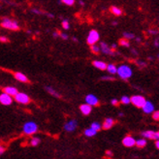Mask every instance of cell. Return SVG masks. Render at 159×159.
Masks as SVG:
<instances>
[{
    "mask_svg": "<svg viewBox=\"0 0 159 159\" xmlns=\"http://www.w3.org/2000/svg\"><path fill=\"white\" fill-rule=\"evenodd\" d=\"M116 74L118 77L122 79V80H128L129 78L132 77L133 75V71L128 65H120L117 68Z\"/></svg>",
    "mask_w": 159,
    "mask_h": 159,
    "instance_id": "1",
    "label": "cell"
},
{
    "mask_svg": "<svg viewBox=\"0 0 159 159\" xmlns=\"http://www.w3.org/2000/svg\"><path fill=\"white\" fill-rule=\"evenodd\" d=\"M38 124L34 121H27L22 125V133L25 135H33L38 132Z\"/></svg>",
    "mask_w": 159,
    "mask_h": 159,
    "instance_id": "2",
    "label": "cell"
},
{
    "mask_svg": "<svg viewBox=\"0 0 159 159\" xmlns=\"http://www.w3.org/2000/svg\"><path fill=\"white\" fill-rule=\"evenodd\" d=\"M0 26L3 27V28H6V29H10V30H14V31H18L20 30V26L18 25V22L14 20H11V19H3L1 23H0Z\"/></svg>",
    "mask_w": 159,
    "mask_h": 159,
    "instance_id": "3",
    "label": "cell"
},
{
    "mask_svg": "<svg viewBox=\"0 0 159 159\" xmlns=\"http://www.w3.org/2000/svg\"><path fill=\"white\" fill-rule=\"evenodd\" d=\"M14 100L16 102L20 103V104H22V105H27L31 102V98L26 93H23V92H18L14 96Z\"/></svg>",
    "mask_w": 159,
    "mask_h": 159,
    "instance_id": "4",
    "label": "cell"
},
{
    "mask_svg": "<svg viewBox=\"0 0 159 159\" xmlns=\"http://www.w3.org/2000/svg\"><path fill=\"white\" fill-rule=\"evenodd\" d=\"M99 39H100V35L98 33V31L95 30V29H92V30L89 31V35H87L86 43L89 44V46L95 45V44H96L99 41Z\"/></svg>",
    "mask_w": 159,
    "mask_h": 159,
    "instance_id": "5",
    "label": "cell"
},
{
    "mask_svg": "<svg viewBox=\"0 0 159 159\" xmlns=\"http://www.w3.org/2000/svg\"><path fill=\"white\" fill-rule=\"evenodd\" d=\"M130 101L132 104L137 107V108H142L143 106H144V104L146 103V99L144 96H142V95H133V96L130 98Z\"/></svg>",
    "mask_w": 159,
    "mask_h": 159,
    "instance_id": "6",
    "label": "cell"
},
{
    "mask_svg": "<svg viewBox=\"0 0 159 159\" xmlns=\"http://www.w3.org/2000/svg\"><path fill=\"white\" fill-rule=\"evenodd\" d=\"M100 52H102L104 54H108V55H115V54H117L118 52H116L113 49H111V47L106 44L105 42H101L100 45Z\"/></svg>",
    "mask_w": 159,
    "mask_h": 159,
    "instance_id": "7",
    "label": "cell"
},
{
    "mask_svg": "<svg viewBox=\"0 0 159 159\" xmlns=\"http://www.w3.org/2000/svg\"><path fill=\"white\" fill-rule=\"evenodd\" d=\"M85 102L86 104L90 105L91 107H96L99 106V99L95 96L94 94H87L85 96Z\"/></svg>",
    "mask_w": 159,
    "mask_h": 159,
    "instance_id": "8",
    "label": "cell"
},
{
    "mask_svg": "<svg viewBox=\"0 0 159 159\" xmlns=\"http://www.w3.org/2000/svg\"><path fill=\"white\" fill-rule=\"evenodd\" d=\"M77 127H78V121L76 119H71V120H69L64 124L63 128H64L66 132H73L77 129Z\"/></svg>",
    "mask_w": 159,
    "mask_h": 159,
    "instance_id": "9",
    "label": "cell"
},
{
    "mask_svg": "<svg viewBox=\"0 0 159 159\" xmlns=\"http://www.w3.org/2000/svg\"><path fill=\"white\" fill-rule=\"evenodd\" d=\"M142 136L145 139H149V140H159V133L152 130H148L142 132Z\"/></svg>",
    "mask_w": 159,
    "mask_h": 159,
    "instance_id": "10",
    "label": "cell"
},
{
    "mask_svg": "<svg viewBox=\"0 0 159 159\" xmlns=\"http://www.w3.org/2000/svg\"><path fill=\"white\" fill-rule=\"evenodd\" d=\"M0 103L4 106H9L13 103V97L10 96L9 94L3 92L0 94Z\"/></svg>",
    "mask_w": 159,
    "mask_h": 159,
    "instance_id": "11",
    "label": "cell"
},
{
    "mask_svg": "<svg viewBox=\"0 0 159 159\" xmlns=\"http://www.w3.org/2000/svg\"><path fill=\"white\" fill-rule=\"evenodd\" d=\"M135 143H136V140H135L132 136L128 135V136H126L123 138L122 140V145L126 148H131V147H134L135 146Z\"/></svg>",
    "mask_w": 159,
    "mask_h": 159,
    "instance_id": "12",
    "label": "cell"
},
{
    "mask_svg": "<svg viewBox=\"0 0 159 159\" xmlns=\"http://www.w3.org/2000/svg\"><path fill=\"white\" fill-rule=\"evenodd\" d=\"M13 75H14L15 79L17 80V81L20 82V83H25V84H29V83H30V82H29V80H28V78H27L25 74H22V73H20V72H14Z\"/></svg>",
    "mask_w": 159,
    "mask_h": 159,
    "instance_id": "13",
    "label": "cell"
},
{
    "mask_svg": "<svg viewBox=\"0 0 159 159\" xmlns=\"http://www.w3.org/2000/svg\"><path fill=\"white\" fill-rule=\"evenodd\" d=\"M115 123H116V120H115L114 118H112V117H107L105 120H104V122H103L102 129L109 130V129H111L115 125Z\"/></svg>",
    "mask_w": 159,
    "mask_h": 159,
    "instance_id": "14",
    "label": "cell"
},
{
    "mask_svg": "<svg viewBox=\"0 0 159 159\" xmlns=\"http://www.w3.org/2000/svg\"><path fill=\"white\" fill-rule=\"evenodd\" d=\"M143 111H144L145 114H152L154 112V105L152 102L149 101H146V103L144 104V106L142 107Z\"/></svg>",
    "mask_w": 159,
    "mask_h": 159,
    "instance_id": "15",
    "label": "cell"
},
{
    "mask_svg": "<svg viewBox=\"0 0 159 159\" xmlns=\"http://www.w3.org/2000/svg\"><path fill=\"white\" fill-rule=\"evenodd\" d=\"M80 111H81V113L84 115V116H89L90 115L91 111H92V107L89 104H82L80 106Z\"/></svg>",
    "mask_w": 159,
    "mask_h": 159,
    "instance_id": "16",
    "label": "cell"
},
{
    "mask_svg": "<svg viewBox=\"0 0 159 159\" xmlns=\"http://www.w3.org/2000/svg\"><path fill=\"white\" fill-rule=\"evenodd\" d=\"M92 65L97 68L101 71H105L107 69V63L104 62V61H100V60H94L92 61Z\"/></svg>",
    "mask_w": 159,
    "mask_h": 159,
    "instance_id": "17",
    "label": "cell"
},
{
    "mask_svg": "<svg viewBox=\"0 0 159 159\" xmlns=\"http://www.w3.org/2000/svg\"><path fill=\"white\" fill-rule=\"evenodd\" d=\"M2 90H3L4 93L9 94L10 96H15V95L19 92L18 89H16V87H14V86H6V87H4Z\"/></svg>",
    "mask_w": 159,
    "mask_h": 159,
    "instance_id": "18",
    "label": "cell"
},
{
    "mask_svg": "<svg viewBox=\"0 0 159 159\" xmlns=\"http://www.w3.org/2000/svg\"><path fill=\"white\" fill-rule=\"evenodd\" d=\"M45 89H46V91L48 92V93H50L51 95H52L53 97H57V98H61V95L55 90V89H53L52 87H51V86H46L45 87Z\"/></svg>",
    "mask_w": 159,
    "mask_h": 159,
    "instance_id": "19",
    "label": "cell"
},
{
    "mask_svg": "<svg viewBox=\"0 0 159 159\" xmlns=\"http://www.w3.org/2000/svg\"><path fill=\"white\" fill-rule=\"evenodd\" d=\"M110 11H111V13L112 14H114L115 16H121L122 15V10L120 9V8H118V7H116V6H112L110 8Z\"/></svg>",
    "mask_w": 159,
    "mask_h": 159,
    "instance_id": "20",
    "label": "cell"
},
{
    "mask_svg": "<svg viewBox=\"0 0 159 159\" xmlns=\"http://www.w3.org/2000/svg\"><path fill=\"white\" fill-rule=\"evenodd\" d=\"M106 70L111 75H115V74H116L117 67L115 64H107V69Z\"/></svg>",
    "mask_w": 159,
    "mask_h": 159,
    "instance_id": "21",
    "label": "cell"
},
{
    "mask_svg": "<svg viewBox=\"0 0 159 159\" xmlns=\"http://www.w3.org/2000/svg\"><path fill=\"white\" fill-rule=\"evenodd\" d=\"M84 136H85V137H94L95 135L97 134V132L89 127V128H87V129H85V130L84 131Z\"/></svg>",
    "mask_w": 159,
    "mask_h": 159,
    "instance_id": "22",
    "label": "cell"
},
{
    "mask_svg": "<svg viewBox=\"0 0 159 159\" xmlns=\"http://www.w3.org/2000/svg\"><path fill=\"white\" fill-rule=\"evenodd\" d=\"M135 146H137L138 148H145L147 146V140L145 138L138 139L135 143Z\"/></svg>",
    "mask_w": 159,
    "mask_h": 159,
    "instance_id": "23",
    "label": "cell"
},
{
    "mask_svg": "<svg viewBox=\"0 0 159 159\" xmlns=\"http://www.w3.org/2000/svg\"><path fill=\"white\" fill-rule=\"evenodd\" d=\"M40 143H41V140H40V138L38 137H32L30 139L29 141V145L30 146H32V147H37Z\"/></svg>",
    "mask_w": 159,
    "mask_h": 159,
    "instance_id": "24",
    "label": "cell"
},
{
    "mask_svg": "<svg viewBox=\"0 0 159 159\" xmlns=\"http://www.w3.org/2000/svg\"><path fill=\"white\" fill-rule=\"evenodd\" d=\"M118 45H120L121 47H125V48H129L130 47V42L129 40H127L125 38H121L118 41Z\"/></svg>",
    "mask_w": 159,
    "mask_h": 159,
    "instance_id": "25",
    "label": "cell"
},
{
    "mask_svg": "<svg viewBox=\"0 0 159 159\" xmlns=\"http://www.w3.org/2000/svg\"><path fill=\"white\" fill-rule=\"evenodd\" d=\"M90 128H92L93 130H95L96 132H98V131H100V130L102 129V125H101L99 122H97V121H94V122L91 123Z\"/></svg>",
    "mask_w": 159,
    "mask_h": 159,
    "instance_id": "26",
    "label": "cell"
},
{
    "mask_svg": "<svg viewBox=\"0 0 159 159\" xmlns=\"http://www.w3.org/2000/svg\"><path fill=\"white\" fill-rule=\"evenodd\" d=\"M90 50H91V52H92L94 54H98V53L100 52V47L97 46L96 44H95V45H91V46H90Z\"/></svg>",
    "mask_w": 159,
    "mask_h": 159,
    "instance_id": "27",
    "label": "cell"
},
{
    "mask_svg": "<svg viewBox=\"0 0 159 159\" xmlns=\"http://www.w3.org/2000/svg\"><path fill=\"white\" fill-rule=\"evenodd\" d=\"M120 103H122L123 105H128V104H130V103H131L130 97H128V96H126V95H124V96H122L121 99H120Z\"/></svg>",
    "mask_w": 159,
    "mask_h": 159,
    "instance_id": "28",
    "label": "cell"
},
{
    "mask_svg": "<svg viewBox=\"0 0 159 159\" xmlns=\"http://www.w3.org/2000/svg\"><path fill=\"white\" fill-rule=\"evenodd\" d=\"M123 38L130 40V39H135V35L130 32H123Z\"/></svg>",
    "mask_w": 159,
    "mask_h": 159,
    "instance_id": "29",
    "label": "cell"
},
{
    "mask_svg": "<svg viewBox=\"0 0 159 159\" xmlns=\"http://www.w3.org/2000/svg\"><path fill=\"white\" fill-rule=\"evenodd\" d=\"M62 27H63V29H65V30H67V29L70 28L69 21L67 20H62Z\"/></svg>",
    "mask_w": 159,
    "mask_h": 159,
    "instance_id": "30",
    "label": "cell"
},
{
    "mask_svg": "<svg viewBox=\"0 0 159 159\" xmlns=\"http://www.w3.org/2000/svg\"><path fill=\"white\" fill-rule=\"evenodd\" d=\"M61 2H63L65 5H68V6H73L75 4V0H61Z\"/></svg>",
    "mask_w": 159,
    "mask_h": 159,
    "instance_id": "31",
    "label": "cell"
},
{
    "mask_svg": "<svg viewBox=\"0 0 159 159\" xmlns=\"http://www.w3.org/2000/svg\"><path fill=\"white\" fill-rule=\"evenodd\" d=\"M152 118L156 121H159V111H154L152 114Z\"/></svg>",
    "mask_w": 159,
    "mask_h": 159,
    "instance_id": "32",
    "label": "cell"
},
{
    "mask_svg": "<svg viewBox=\"0 0 159 159\" xmlns=\"http://www.w3.org/2000/svg\"><path fill=\"white\" fill-rule=\"evenodd\" d=\"M136 63H137V65H138L140 68H145V67L147 66V63L144 62V61H142V60H138Z\"/></svg>",
    "mask_w": 159,
    "mask_h": 159,
    "instance_id": "33",
    "label": "cell"
},
{
    "mask_svg": "<svg viewBox=\"0 0 159 159\" xmlns=\"http://www.w3.org/2000/svg\"><path fill=\"white\" fill-rule=\"evenodd\" d=\"M102 81H115V78L114 77H109V76H104L101 78Z\"/></svg>",
    "mask_w": 159,
    "mask_h": 159,
    "instance_id": "34",
    "label": "cell"
},
{
    "mask_svg": "<svg viewBox=\"0 0 159 159\" xmlns=\"http://www.w3.org/2000/svg\"><path fill=\"white\" fill-rule=\"evenodd\" d=\"M148 33L150 35H157V34H159V30L158 29H149Z\"/></svg>",
    "mask_w": 159,
    "mask_h": 159,
    "instance_id": "35",
    "label": "cell"
},
{
    "mask_svg": "<svg viewBox=\"0 0 159 159\" xmlns=\"http://www.w3.org/2000/svg\"><path fill=\"white\" fill-rule=\"evenodd\" d=\"M0 42L1 43H8L9 42V39L5 36H0Z\"/></svg>",
    "mask_w": 159,
    "mask_h": 159,
    "instance_id": "36",
    "label": "cell"
},
{
    "mask_svg": "<svg viewBox=\"0 0 159 159\" xmlns=\"http://www.w3.org/2000/svg\"><path fill=\"white\" fill-rule=\"evenodd\" d=\"M111 103H112V105H113V106H118V104H119V101H118L117 99L114 98V99L111 100Z\"/></svg>",
    "mask_w": 159,
    "mask_h": 159,
    "instance_id": "37",
    "label": "cell"
},
{
    "mask_svg": "<svg viewBox=\"0 0 159 159\" xmlns=\"http://www.w3.org/2000/svg\"><path fill=\"white\" fill-rule=\"evenodd\" d=\"M59 37L62 38L63 40H67V39L69 38L68 35H67L66 33H63V32H59Z\"/></svg>",
    "mask_w": 159,
    "mask_h": 159,
    "instance_id": "38",
    "label": "cell"
},
{
    "mask_svg": "<svg viewBox=\"0 0 159 159\" xmlns=\"http://www.w3.org/2000/svg\"><path fill=\"white\" fill-rule=\"evenodd\" d=\"M5 152H6V147L0 145V155H2Z\"/></svg>",
    "mask_w": 159,
    "mask_h": 159,
    "instance_id": "39",
    "label": "cell"
},
{
    "mask_svg": "<svg viewBox=\"0 0 159 159\" xmlns=\"http://www.w3.org/2000/svg\"><path fill=\"white\" fill-rule=\"evenodd\" d=\"M32 13H34L36 15H42V14H44L41 10H37V9H33L32 10Z\"/></svg>",
    "mask_w": 159,
    "mask_h": 159,
    "instance_id": "40",
    "label": "cell"
},
{
    "mask_svg": "<svg viewBox=\"0 0 159 159\" xmlns=\"http://www.w3.org/2000/svg\"><path fill=\"white\" fill-rule=\"evenodd\" d=\"M106 155H107V156H110V157H112V156H113V152H111V150H107V152H106Z\"/></svg>",
    "mask_w": 159,
    "mask_h": 159,
    "instance_id": "41",
    "label": "cell"
},
{
    "mask_svg": "<svg viewBox=\"0 0 159 159\" xmlns=\"http://www.w3.org/2000/svg\"><path fill=\"white\" fill-rule=\"evenodd\" d=\"M154 46H155L156 48H159V40L155 39V41H154Z\"/></svg>",
    "mask_w": 159,
    "mask_h": 159,
    "instance_id": "42",
    "label": "cell"
},
{
    "mask_svg": "<svg viewBox=\"0 0 159 159\" xmlns=\"http://www.w3.org/2000/svg\"><path fill=\"white\" fill-rule=\"evenodd\" d=\"M52 35H53V37H55V38L58 37V36H59V31H58V30H57V31H55V32H54Z\"/></svg>",
    "mask_w": 159,
    "mask_h": 159,
    "instance_id": "43",
    "label": "cell"
},
{
    "mask_svg": "<svg viewBox=\"0 0 159 159\" xmlns=\"http://www.w3.org/2000/svg\"><path fill=\"white\" fill-rule=\"evenodd\" d=\"M116 48H117V45L116 44H112V46H111V49H113L114 51L116 49Z\"/></svg>",
    "mask_w": 159,
    "mask_h": 159,
    "instance_id": "44",
    "label": "cell"
},
{
    "mask_svg": "<svg viewBox=\"0 0 159 159\" xmlns=\"http://www.w3.org/2000/svg\"><path fill=\"white\" fill-rule=\"evenodd\" d=\"M131 52H132L133 54H135V55H137V54H138V52H137L136 50H134V49L131 50Z\"/></svg>",
    "mask_w": 159,
    "mask_h": 159,
    "instance_id": "45",
    "label": "cell"
},
{
    "mask_svg": "<svg viewBox=\"0 0 159 159\" xmlns=\"http://www.w3.org/2000/svg\"><path fill=\"white\" fill-rule=\"evenodd\" d=\"M155 146H156V148L159 149V140H156V142H155Z\"/></svg>",
    "mask_w": 159,
    "mask_h": 159,
    "instance_id": "46",
    "label": "cell"
},
{
    "mask_svg": "<svg viewBox=\"0 0 159 159\" xmlns=\"http://www.w3.org/2000/svg\"><path fill=\"white\" fill-rule=\"evenodd\" d=\"M135 40H136V41H137L138 43H140V42L142 41V40H141V38H140V37H138V38H135Z\"/></svg>",
    "mask_w": 159,
    "mask_h": 159,
    "instance_id": "47",
    "label": "cell"
},
{
    "mask_svg": "<svg viewBox=\"0 0 159 159\" xmlns=\"http://www.w3.org/2000/svg\"><path fill=\"white\" fill-rule=\"evenodd\" d=\"M148 60H153V57H148Z\"/></svg>",
    "mask_w": 159,
    "mask_h": 159,
    "instance_id": "48",
    "label": "cell"
},
{
    "mask_svg": "<svg viewBox=\"0 0 159 159\" xmlns=\"http://www.w3.org/2000/svg\"><path fill=\"white\" fill-rule=\"evenodd\" d=\"M118 116H123L124 115H123V113H119V114H118Z\"/></svg>",
    "mask_w": 159,
    "mask_h": 159,
    "instance_id": "49",
    "label": "cell"
},
{
    "mask_svg": "<svg viewBox=\"0 0 159 159\" xmlns=\"http://www.w3.org/2000/svg\"><path fill=\"white\" fill-rule=\"evenodd\" d=\"M117 25L116 21H113V25Z\"/></svg>",
    "mask_w": 159,
    "mask_h": 159,
    "instance_id": "50",
    "label": "cell"
},
{
    "mask_svg": "<svg viewBox=\"0 0 159 159\" xmlns=\"http://www.w3.org/2000/svg\"><path fill=\"white\" fill-rule=\"evenodd\" d=\"M80 4H81L82 6H84V3L83 1H80Z\"/></svg>",
    "mask_w": 159,
    "mask_h": 159,
    "instance_id": "51",
    "label": "cell"
},
{
    "mask_svg": "<svg viewBox=\"0 0 159 159\" xmlns=\"http://www.w3.org/2000/svg\"><path fill=\"white\" fill-rule=\"evenodd\" d=\"M157 58H158V59H159V53H158V54H157Z\"/></svg>",
    "mask_w": 159,
    "mask_h": 159,
    "instance_id": "52",
    "label": "cell"
},
{
    "mask_svg": "<svg viewBox=\"0 0 159 159\" xmlns=\"http://www.w3.org/2000/svg\"><path fill=\"white\" fill-rule=\"evenodd\" d=\"M157 40H159V37H158V38H157Z\"/></svg>",
    "mask_w": 159,
    "mask_h": 159,
    "instance_id": "53",
    "label": "cell"
},
{
    "mask_svg": "<svg viewBox=\"0 0 159 159\" xmlns=\"http://www.w3.org/2000/svg\"><path fill=\"white\" fill-rule=\"evenodd\" d=\"M158 133H159V132H158Z\"/></svg>",
    "mask_w": 159,
    "mask_h": 159,
    "instance_id": "54",
    "label": "cell"
}]
</instances>
